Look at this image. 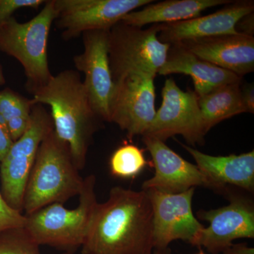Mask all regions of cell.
Masks as SVG:
<instances>
[{
	"label": "cell",
	"instance_id": "obj_22",
	"mask_svg": "<svg viewBox=\"0 0 254 254\" xmlns=\"http://www.w3.org/2000/svg\"><path fill=\"white\" fill-rule=\"evenodd\" d=\"M148 164L143 150L133 144L125 143L118 148L110 160V170L113 176L133 178L141 173Z\"/></svg>",
	"mask_w": 254,
	"mask_h": 254
},
{
	"label": "cell",
	"instance_id": "obj_4",
	"mask_svg": "<svg viewBox=\"0 0 254 254\" xmlns=\"http://www.w3.org/2000/svg\"><path fill=\"white\" fill-rule=\"evenodd\" d=\"M93 175L84 178L79 202L74 209L63 203L47 205L34 213L25 215L24 228L38 245H48L66 253H74L86 239L95 207L98 204Z\"/></svg>",
	"mask_w": 254,
	"mask_h": 254
},
{
	"label": "cell",
	"instance_id": "obj_21",
	"mask_svg": "<svg viewBox=\"0 0 254 254\" xmlns=\"http://www.w3.org/2000/svg\"><path fill=\"white\" fill-rule=\"evenodd\" d=\"M33 105L31 99L10 88L0 91V123L7 128L14 142L27 129Z\"/></svg>",
	"mask_w": 254,
	"mask_h": 254
},
{
	"label": "cell",
	"instance_id": "obj_10",
	"mask_svg": "<svg viewBox=\"0 0 254 254\" xmlns=\"http://www.w3.org/2000/svg\"><path fill=\"white\" fill-rule=\"evenodd\" d=\"M153 208L154 250H163L181 240L196 246L204 227L192 211L195 188L179 193L144 190Z\"/></svg>",
	"mask_w": 254,
	"mask_h": 254
},
{
	"label": "cell",
	"instance_id": "obj_7",
	"mask_svg": "<svg viewBox=\"0 0 254 254\" xmlns=\"http://www.w3.org/2000/svg\"><path fill=\"white\" fill-rule=\"evenodd\" d=\"M54 130L51 115L43 105H34L27 129L14 141L0 163V190L6 204L22 213L23 195L40 145Z\"/></svg>",
	"mask_w": 254,
	"mask_h": 254
},
{
	"label": "cell",
	"instance_id": "obj_2",
	"mask_svg": "<svg viewBox=\"0 0 254 254\" xmlns=\"http://www.w3.org/2000/svg\"><path fill=\"white\" fill-rule=\"evenodd\" d=\"M30 93L33 105H49L55 133L67 143L78 170H83L93 135L103 121L92 107L79 73L64 70Z\"/></svg>",
	"mask_w": 254,
	"mask_h": 254
},
{
	"label": "cell",
	"instance_id": "obj_25",
	"mask_svg": "<svg viewBox=\"0 0 254 254\" xmlns=\"http://www.w3.org/2000/svg\"><path fill=\"white\" fill-rule=\"evenodd\" d=\"M46 2L43 0H0V26L12 17L18 9L24 8L37 9Z\"/></svg>",
	"mask_w": 254,
	"mask_h": 254
},
{
	"label": "cell",
	"instance_id": "obj_16",
	"mask_svg": "<svg viewBox=\"0 0 254 254\" xmlns=\"http://www.w3.org/2000/svg\"><path fill=\"white\" fill-rule=\"evenodd\" d=\"M198 58L243 77L254 71V37L222 35L180 42Z\"/></svg>",
	"mask_w": 254,
	"mask_h": 254
},
{
	"label": "cell",
	"instance_id": "obj_24",
	"mask_svg": "<svg viewBox=\"0 0 254 254\" xmlns=\"http://www.w3.org/2000/svg\"><path fill=\"white\" fill-rule=\"evenodd\" d=\"M25 223V215L10 208L4 201L0 190V232L14 227H23Z\"/></svg>",
	"mask_w": 254,
	"mask_h": 254
},
{
	"label": "cell",
	"instance_id": "obj_27",
	"mask_svg": "<svg viewBox=\"0 0 254 254\" xmlns=\"http://www.w3.org/2000/svg\"><path fill=\"white\" fill-rule=\"evenodd\" d=\"M14 141L10 136L7 128L0 123V163L12 146Z\"/></svg>",
	"mask_w": 254,
	"mask_h": 254
},
{
	"label": "cell",
	"instance_id": "obj_20",
	"mask_svg": "<svg viewBox=\"0 0 254 254\" xmlns=\"http://www.w3.org/2000/svg\"><path fill=\"white\" fill-rule=\"evenodd\" d=\"M242 83L225 85L198 97V106L205 134L220 122L246 113L242 99Z\"/></svg>",
	"mask_w": 254,
	"mask_h": 254
},
{
	"label": "cell",
	"instance_id": "obj_5",
	"mask_svg": "<svg viewBox=\"0 0 254 254\" xmlns=\"http://www.w3.org/2000/svg\"><path fill=\"white\" fill-rule=\"evenodd\" d=\"M57 10L54 0L46 1L39 14L26 23L11 17L0 26V51L21 64L28 92L46 84L53 75L48 58V38Z\"/></svg>",
	"mask_w": 254,
	"mask_h": 254
},
{
	"label": "cell",
	"instance_id": "obj_19",
	"mask_svg": "<svg viewBox=\"0 0 254 254\" xmlns=\"http://www.w3.org/2000/svg\"><path fill=\"white\" fill-rule=\"evenodd\" d=\"M230 0H166L150 3L138 11H133L122 18V22L143 28L150 23L162 24L185 21L198 17L200 14L214 6L225 5Z\"/></svg>",
	"mask_w": 254,
	"mask_h": 254
},
{
	"label": "cell",
	"instance_id": "obj_1",
	"mask_svg": "<svg viewBox=\"0 0 254 254\" xmlns=\"http://www.w3.org/2000/svg\"><path fill=\"white\" fill-rule=\"evenodd\" d=\"M82 254H152L153 214L144 190L113 187L95 207Z\"/></svg>",
	"mask_w": 254,
	"mask_h": 254
},
{
	"label": "cell",
	"instance_id": "obj_18",
	"mask_svg": "<svg viewBox=\"0 0 254 254\" xmlns=\"http://www.w3.org/2000/svg\"><path fill=\"white\" fill-rule=\"evenodd\" d=\"M180 145L191 155L196 166L213 183L216 190L235 185L248 190L254 188V151L241 155L213 156L189 145Z\"/></svg>",
	"mask_w": 254,
	"mask_h": 254
},
{
	"label": "cell",
	"instance_id": "obj_15",
	"mask_svg": "<svg viewBox=\"0 0 254 254\" xmlns=\"http://www.w3.org/2000/svg\"><path fill=\"white\" fill-rule=\"evenodd\" d=\"M254 11V1L252 0L231 1L221 9L206 16L159 24L158 38L162 43L171 45L187 40L237 34V23Z\"/></svg>",
	"mask_w": 254,
	"mask_h": 254
},
{
	"label": "cell",
	"instance_id": "obj_28",
	"mask_svg": "<svg viewBox=\"0 0 254 254\" xmlns=\"http://www.w3.org/2000/svg\"><path fill=\"white\" fill-rule=\"evenodd\" d=\"M235 29L237 33L247 36H254V13L244 16L237 23Z\"/></svg>",
	"mask_w": 254,
	"mask_h": 254
},
{
	"label": "cell",
	"instance_id": "obj_26",
	"mask_svg": "<svg viewBox=\"0 0 254 254\" xmlns=\"http://www.w3.org/2000/svg\"><path fill=\"white\" fill-rule=\"evenodd\" d=\"M242 99L246 113H254V83L241 85Z\"/></svg>",
	"mask_w": 254,
	"mask_h": 254
},
{
	"label": "cell",
	"instance_id": "obj_9",
	"mask_svg": "<svg viewBox=\"0 0 254 254\" xmlns=\"http://www.w3.org/2000/svg\"><path fill=\"white\" fill-rule=\"evenodd\" d=\"M55 23L64 40L84 32L107 30L125 15L153 2V0H54Z\"/></svg>",
	"mask_w": 254,
	"mask_h": 254
},
{
	"label": "cell",
	"instance_id": "obj_12",
	"mask_svg": "<svg viewBox=\"0 0 254 254\" xmlns=\"http://www.w3.org/2000/svg\"><path fill=\"white\" fill-rule=\"evenodd\" d=\"M109 31L96 30L82 33L83 53L73 58L76 71L84 74L83 83L93 110L103 122L108 123L115 90L108 58Z\"/></svg>",
	"mask_w": 254,
	"mask_h": 254
},
{
	"label": "cell",
	"instance_id": "obj_23",
	"mask_svg": "<svg viewBox=\"0 0 254 254\" xmlns=\"http://www.w3.org/2000/svg\"><path fill=\"white\" fill-rule=\"evenodd\" d=\"M0 254H41L40 245L23 227H14L0 232Z\"/></svg>",
	"mask_w": 254,
	"mask_h": 254
},
{
	"label": "cell",
	"instance_id": "obj_31",
	"mask_svg": "<svg viewBox=\"0 0 254 254\" xmlns=\"http://www.w3.org/2000/svg\"><path fill=\"white\" fill-rule=\"evenodd\" d=\"M5 83H6V81H5L2 68H1V64H0V86L5 84Z\"/></svg>",
	"mask_w": 254,
	"mask_h": 254
},
{
	"label": "cell",
	"instance_id": "obj_17",
	"mask_svg": "<svg viewBox=\"0 0 254 254\" xmlns=\"http://www.w3.org/2000/svg\"><path fill=\"white\" fill-rule=\"evenodd\" d=\"M188 75L193 79L198 97L230 83H241L242 77L198 58L180 43L170 45L166 60L158 74Z\"/></svg>",
	"mask_w": 254,
	"mask_h": 254
},
{
	"label": "cell",
	"instance_id": "obj_29",
	"mask_svg": "<svg viewBox=\"0 0 254 254\" xmlns=\"http://www.w3.org/2000/svg\"><path fill=\"white\" fill-rule=\"evenodd\" d=\"M223 254H254V248L247 247V245H234L232 244L229 248L222 252Z\"/></svg>",
	"mask_w": 254,
	"mask_h": 254
},
{
	"label": "cell",
	"instance_id": "obj_14",
	"mask_svg": "<svg viewBox=\"0 0 254 254\" xmlns=\"http://www.w3.org/2000/svg\"><path fill=\"white\" fill-rule=\"evenodd\" d=\"M198 215L209 222V226L200 233L197 247H205L210 253H222L237 239L254 237V206L245 198L234 197L226 206Z\"/></svg>",
	"mask_w": 254,
	"mask_h": 254
},
{
	"label": "cell",
	"instance_id": "obj_30",
	"mask_svg": "<svg viewBox=\"0 0 254 254\" xmlns=\"http://www.w3.org/2000/svg\"><path fill=\"white\" fill-rule=\"evenodd\" d=\"M63 254H74L73 253H64ZM152 254H172L170 249L166 248L163 250H154V252Z\"/></svg>",
	"mask_w": 254,
	"mask_h": 254
},
{
	"label": "cell",
	"instance_id": "obj_6",
	"mask_svg": "<svg viewBox=\"0 0 254 254\" xmlns=\"http://www.w3.org/2000/svg\"><path fill=\"white\" fill-rule=\"evenodd\" d=\"M159 31V24L144 29L121 21L110 28L108 58L113 81L128 74L156 77L170 46L160 41Z\"/></svg>",
	"mask_w": 254,
	"mask_h": 254
},
{
	"label": "cell",
	"instance_id": "obj_11",
	"mask_svg": "<svg viewBox=\"0 0 254 254\" xmlns=\"http://www.w3.org/2000/svg\"><path fill=\"white\" fill-rule=\"evenodd\" d=\"M155 78L128 74L114 81L110 123L117 124L128 138L145 134L154 120Z\"/></svg>",
	"mask_w": 254,
	"mask_h": 254
},
{
	"label": "cell",
	"instance_id": "obj_13",
	"mask_svg": "<svg viewBox=\"0 0 254 254\" xmlns=\"http://www.w3.org/2000/svg\"><path fill=\"white\" fill-rule=\"evenodd\" d=\"M143 141L151 155L155 175L143 182L142 190H155L169 193H182L196 187L216 190L196 165L182 158L165 142L145 136Z\"/></svg>",
	"mask_w": 254,
	"mask_h": 254
},
{
	"label": "cell",
	"instance_id": "obj_8",
	"mask_svg": "<svg viewBox=\"0 0 254 254\" xmlns=\"http://www.w3.org/2000/svg\"><path fill=\"white\" fill-rule=\"evenodd\" d=\"M163 102L157 110L145 136L165 142L170 137L182 135L189 143H203L205 133L198 96L194 91H182L173 78L165 81L162 91Z\"/></svg>",
	"mask_w": 254,
	"mask_h": 254
},
{
	"label": "cell",
	"instance_id": "obj_3",
	"mask_svg": "<svg viewBox=\"0 0 254 254\" xmlns=\"http://www.w3.org/2000/svg\"><path fill=\"white\" fill-rule=\"evenodd\" d=\"M83 185L69 147L53 130L38 148L23 195V211L29 215L53 203L63 204L79 195Z\"/></svg>",
	"mask_w": 254,
	"mask_h": 254
},
{
	"label": "cell",
	"instance_id": "obj_32",
	"mask_svg": "<svg viewBox=\"0 0 254 254\" xmlns=\"http://www.w3.org/2000/svg\"><path fill=\"white\" fill-rule=\"evenodd\" d=\"M196 254H205L204 252H203V250H200L199 252H198V253Z\"/></svg>",
	"mask_w": 254,
	"mask_h": 254
}]
</instances>
